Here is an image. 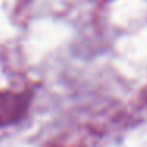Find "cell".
I'll use <instances>...</instances> for the list:
<instances>
[]
</instances>
